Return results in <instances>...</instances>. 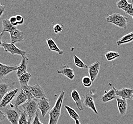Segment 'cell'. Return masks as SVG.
<instances>
[{
	"mask_svg": "<svg viewBox=\"0 0 133 124\" xmlns=\"http://www.w3.org/2000/svg\"><path fill=\"white\" fill-rule=\"evenodd\" d=\"M40 120V118L39 116V113L38 112L36 115H35L34 118H33V120L32 122V124H41Z\"/></svg>",
	"mask_w": 133,
	"mask_h": 124,
	"instance_id": "cell-33",
	"label": "cell"
},
{
	"mask_svg": "<svg viewBox=\"0 0 133 124\" xmlns=\"http://www.w3.org/2000/svg\"><path fill=\"white\" fill-rule=\"evenodd\" d=\"M37 100L38 109L40 111L42 117L44 118L51 107L50 100L46 97Z\"/></svg>",
	"mask_w": 133,
	"mask_h": 124,
	"instance_id": "cell-9",
	"label": "cell"
},
{
	"mask_svg": "<svg viewBox=\"0 0 133 124\" xmlns=\"http://www.w3.org/2000/svg\"><path fill=\"white\" fill-rule=\"evenodd\" d=\"M128 20V18L119 13H114L109 15L105 19V20L108 23H112L116 26L124 29L127 28Z\"/></svg>",
	"mask_w": 133,
	"mask_h": 124,
	"instance_id": "cell-2",
	"label": "cell"
},
{
	"mask_svg": "<svg viewBox=\"0 0 133 124\" xmlns=\"http://www.w3.org/2000/svg\"><path fill=\"white\" fill-rule=\"evenodd\" d=\"M41 124H43V123H41Z\"/></svg>",
	"mask_w": 133,
	"mask_h": 124,
	"instance_id": "cell-44",
	"label": "cell"
},
{
	"mask_svg": "<svg viewBox=\"0 0 133 124\" xmlns=\"http://www.w3.org/2000/svg\"><path fill=\"white\" fill-rule=\"evenodd\" d=\"M16 20L17 22L18 25L19 24H22L24 23V19L20 15H17L15 16Z\"/></svg>",
	"mask_w": 133,
	"mask_h": 124,
	"instance_id": "cell-34",
	"label": "cell"
},
{
	"mask_svg": "<svg viewBox=\"0 0 133 124\" xmlns=\"http://www.w3.org/2000/svg\"><path fill=\"white\" fill-rule=\"evenodd\" d=\"M131 16H132V18H133V15H131Z\"/></svg>",
	"mask_w": 133,
	"mask_h": 124,
	"instance_id": "cell-42",
	"label": "cell"
},
{
	"mask_svg": "<svg viewBox=\"0 0 133 124\" xmlns=\"http://www.w3.org/2000/svg\"><path fill=\"white\" fill-rule=\"evenodd\" d=\"M75 70L72 69L68 65L66 64L62 66L60 68V69L57 71V73H58V74H60L65 76L70 80H73L75 78Z\"/></svg>",
	"mask_w": 133,
	"mask_h": 124,
	"instance_id": "cell-15",
	"label": "cell"
},
{
	"mask_svg": "<svg viewBox=\"0 0 133 124\" xmlns=\"http://www.w3.org/2000/svg\"><path fill=\"white\" fill-rule=\"evenodd\" d=\"M100 65L101 63L99 61H97L95 63L91 64L88 67V73L89 77L93 82L95 80L98 75L100 69Z\"/></svg>",
	"mask_w": 133,
	"mask_h": 124,
	"instance_id": "cell-10",
	"label": "cell"
},
{
	"mask_svg": "<svg viewBox=\"0 0 133 124\" xmlns=\"http://www.w3.org/2000/svg\"><path fill=\"white\" fill-rule=\"evenodd\" d=\"M2 46L4 48L5 52L10 53L12 55H21L22 56L26 55L25 51L19 49L14 43L3 42Z\"/></svg>",
	"mask_w": 133,
	"mask_h": 124,
	"instance_id": "cell-7",
	"label": "cell"
},
{
	"mask_svg": "<svg viewBox=\"0 0 133 124\" xmlns=\"http://www.w3.org/2000/svg\"><path fill=\"white\" fill-rule=\"evenodd\" d=\"M93 81L90 77L84 76L82 79V83L84 87H89L93 84Z\"/></svg>",
	"mask_w": 133,
	"mask_h": 124,
	"instance_id": "cell-31",
	"label": "cell"
},
{
	"mask_svg": "<svg viewBox=\"0 0 133 124\" xmlns=\"http://www.w3.org/2000/svg\"><path fill=\"white\" fill-rule=\"evenodd\" d=\"M31 121H32V119H30V118H28V124H32Z\"/></svg>",
	"mask_w": 133,
	"mask_h": 124,
	"instance_id": "cell-40",
	"label": "cell"
},
{
	"mask_svg": "<svg viewBox=\"0 0 133 124\" xmlns=\"http://www.w3.org/2000/svg\"><path fill=\"white\" fill-rule=\"evenodd\" d=\"M28 123V116L24 111L21 112L19 119V124H27Z\"/></svg>",
	"mask_w": 133,
	"mask_h": 124,
	"instance_id": "cell-30",
	"label": "cell"
},
{
	"mask_svg": "<svg viewBox=\"0 0 133 124\" xmlns=\"http://www.w3.org/2000/svg\"><path fill=\"white\" fill-rule=\"evenodd\" d=\"M27 101L28 98L27 96L24 93L23 90L20 89V91L17 95V96L16 97V98H15L13 104L15 107H18L20 106H22L23 104L25 103Z\"/></svg>",
	"mask_w": 133,
	"mask_h": 124,
	"instance_id": "cell-20",
	"label": "cell"
},
{
	"mask_svg": "<svg viewBox=\"0 0 133 124\" xmlns=\"http://www.w3.org/2000/svg\"><path fill=\"white\" fill-rule=\"evenodd\" d=\"M15 84V81L11 79H0V102L7 93L14 89Z\"/></svg>",
	"mask_w": 133,
	"mask_h": 124,
	"instance_id": "cell-5",
	"label": "cell"
},
{
	"mask_svg": "<svg viewBox=\"0 0 133 124\" xmlns=\"http://www.w3.org/2000/svg\"><path fill=\"white\" fill-rule=\"evenodd\" d=\"M11 108H6L5 110L6 118L11 124H19V119L22 111L15 107L14 104Z\"/></svg>",
	"mask_w": 133,
	"mask_h": 124,
	"instance_id": "cell-4",
	"label": "cell"
},
{
	"mask_svg": "<svg viewBox=\"0 0 133 124\" xmlns=\"http://www.w3.org/2000/svg\"><path fill=\"white\" fill-rule=\"evenodd\" d=\"M31 77H32L31 74L28 72H26L22 75H21L18 78L20 86L28 84V82Z\"/></svg>",
	"mask_w": 133,
	"mask_h": 124,
	"instance_id": "cell-25",
	"label": "cell"
},
{
	"mask_svg": "<svg viewBox=\"0 0 133 124\" xmlns=\"http://www.w3.org/2000/svg\"><path fill=\"white\" fill-rule=\"evenodd\" d=\"M116 5L119 9L123 10L126 14L131 16L133 15V3H129L127 0H120L117 2Z\"/></svg>",
	"mask_w": 133,
	"mask_h": 124,
	"instance_id": "cell-11",
	"label": "cell"
},
{
	"mask_svg": "<svg viewBox=\"0 0 133 124\" xmlns=\"http://www.w3.org/2000/svg\"><path fill=\"white\" fill-rule=\"evenodd\" d=\"M32 91V95L35 98L40 99L45 97L44 92L39 84H36L34 86H29Z\"/></svg>",
	"mask_w": 133,
	"mask_h": 124,
	"instance_id": "cell-16",
	"label": "cell"
},
{
	"mask_svg": "<svg viewBox=\"0 0 133 124\" xmlns=\"http://www.w3.org/2000/svg\"><path fill=\"white\" fill-rule=\"evenodd\" d=\"M54 31L56 34H57L59 32H63V25L60 24H56L54 26Z\"/></svg>",
	"mask_w": 133,
	"mask_h": 124,
	"instance_id": "cell-32",
	"label": "cell"
},
{
	"mask_svg": "<svg viewBox=\"0 0 133 124\" xmlns=\"http://www.w3.org/2000/svg\"><path fill=\"white\" fill-rule=\"evenodd\" d=\"M74 62L75 66L78 68L81 69L88 68L87 64H84V62L75 55H74Z\"/></svg>",
	"mask_w": 133,
	"mask_h": 124,
	"instance_id": "cell-29",
	"label": "cell"
},
{
	"mask_svg": "<svg viewBox=\"0 0 133 124\" xmlns=\"http://www.w3.org/2000/svg\"><path fill=\"white\" fill-rule=\"evenodd\" d=\"M11 41L12 43L16 42H21L24 41V34L23 32L15 29L13 31L10 32Z\"/></svg>",
	"mask_w": 133,
	"mask_h": 124,
	"instance_id": "cell-17",
	"label": "cell"
},
{
	"mask_svg": "<svg viewBox=\"0 0 133 124\" xmlns=\"http://www.w3.org/2000/svg\"><path fill=\"white\" fill-rule=\"evenodd\" d=\"M6 118V115H5V113L0 110V121L3 120V119H4V118Z\"/></svg>",
	"mask_w": 133,
	"mask_h": 124,
	"instance_id": "cell-37",
	"label": "cell"
},
{
	"mask_svg": "<svg viewBox=\"0 0 133 124\" xmlns=\"http://www.w3.org/2000/svg\"><path fill=\"white\" fill-rule=\"evenodd\" d=\"M21 89L23 90V92L27 96V97L28 98V100L35 98L34 96L32 95L31 90L30 89L28 84L21 86Z\"/></svg>",
	"mask_w": 133,
	"mask_h": 124,
	"instance_id": "cell-27",
	"label": "cell"
},
{
	"mask_svg": "<svg viewBox=\"0 0 133 124\" xmlns=\"http://www.w3.org/2000/svg\"><path fill=\"white\" fill-rule=\"evenodd\" d=\"M4 32L2 31V32L0 33V47L2 46V44L3 43V42H2V38H3V37Z\"/></svg>",
	"mask_w": 133,
	"mask_h": 124,
	"instance_id": "cell-38",
	"label": "cell"
},
{
	"mask_svg": "<svg viewBox=\"0 0 133 124\" xmlns=\"http://www.w3.org/2000/svg\"><path fill=\"white\" fill-rule=\"evenodd\" d=\"M115 90L114 89V88H111V89L107 91L105 90V93L104 95H102L101 98V101L103 103H107L108 102L112 101L114 99L116 98Z\"/></svg>",
	"mask_w": 133,
	"mask_h": 124,
	"instance_id": "cell-19",
	"label": "cell"
},
{
	"mask_svg": "<svg viewBox=\"0 0 133 124\" xmlns=\"http://www.w3.org/2000/svg\"><path fill=\"white\" fill-rule=\"evenodd\" d=\"M46 42L49 50L57 52L59 55H62L63 54L64 52L58 47V46L57 45L55 42L52 38L47 39L46 40Z\"/></svg>",
	"mask_w": 133,
	"mask_h": 124,
	"instance_id": "cell-22",
	"label": "cell"
},
{
	"mask_svg": "<svg viewBox=\"0 0 133 124\" xmlns=\"http://www.w3.org/2000/svg\"><path fill=\"white\" fill-rule=\"evenodd\" d=\"M95 95L92 90H90L83 96V103L87 107L90 108L96 114H98V112L96 108L95 102Z\"/></svg>",
	"mask_w": 133,
	"mask_h": 124,
	"instance_id": "cell-6",
	"label": "cell"
},
{
	"mask_svg": "<svg viewBox=\"0 0 133 124\" xmlns=\"http://www.w3.org/2000/svg\"><path fill=\"white\" fill-rule=\"evenodd\" d=\"M133 41V32H130L129 34H127V35H125L124 36L119 39L117 41L116 43L117 44L120 46L122 44H126V43H129Z\"/></svg>",
	"mask_w": 133,
	"mask_h": 124,
	"instance_id": "cell-24",
	"label": "cell"
},
{
	"mask_svg": "<svg viewBox=\"0 0 133 124\" xmlns=\"http://www.w3.org/2000/svg\"><path fill=\"white\" fill-rule=\"evenodd\" d=\"M132 3H133V1H132Z\"/></svg>",
	"mask_w": 133,
	"mask_h": 124,
	"instance_id": "cell-43",
	"label": "cell"
},
{
	"mask_svg": "<svg viewBox=\"0 0 133 124\" xmlns=\"http://www.w3.org/2000/svg\"><path fill=\"white\" fill-rule=\"evenodd\" d=\"M9 21L12 25L15 26L18 25L15 16H12L9 19Z\"/></svg>",
	"mask_w": 133,
	"mask_h": 124,
	"instance_id": "cell-35",
	"label": "cell"
},
{
	"mask_svg": "<svg viewBox=\"0 0 133 124\" xmlns=\"http://www.w3.org/2000/svg\"><path fill=\"white\" fill-rule=\"evenodd\" d=\"M5 8H6L5 6L3 5L0 2V17H1L2 15H3V12L5 11Z\"/></svg>",
	"mask_w": 133,
	"mask_h": 124,
	"instance_id": "cell-36",
	"label": "cell"
},
{
	"mask_svg": "<svg viewBox=\"0 0 133 124\" xmlns=\"http://www.w3.org/2000/svg\"><path fill=\"white\" fill-rule=\"evenodd\" d=\"M116 92V95L124 99H130L133 95V88H123L121 89L117 90L114 87H113Z\"/></svg>",
	"mask_w": 133,
	"mask_h": 124,
	"instance_id": "cell-13",
	"label": "cell"
},
{
	"mask_svg": "<svg viewBox=\"0 0 133 124\" xmlns=\"http://www.w3.org/2000/svg\"><path fill=\"white\" fill-rule=\"evenodd\" d=\"M22 60L19 66H18L16 70V75L18 78H19L21 75H22L27 71V67L28 63V55H25L24 56H23Z\"/></svg>",
	"mask_w": 133,
	"mask_h": 124,
	"instance_id": "cell-12",
	"label": "cell"
},
{
	"mask_svg": "<svg viewBox=\"0 0 133 124\" xmlns=\"http://www.w3.org/2000/svg\"><path fill=\"white\" fill-rule=\"evenodd\" d=\"M131 99H133V96H132V98H131Z\"/></svg>",
	"mask_w": 133,
	"mask_h": 124,
	"instance_id": "cell-41",
	"label": "cell"
},
{
	"mask_svg": "<svg viewBox=\"0 0 133 124\" xmlns=\"http://www.w3.org/2000/svg\"><path fill=\"white\" fill-rule=\"evenodd\" d=\"M105 57L108 61H113L120 56V54L116 51H109L105 54Z\"/></svg>",
	"mask_w": 133,
	"mask_h": 124,
	"instance_id": "cell-28",
	"label": "cell"
},
{
	"mask_svg": "<svg viewBox=\"0 0 133 124\" xmlns=\"http://www.w3.org/2000/svg\"><path fill=\"white\" fill-rule=\"evenodd\" d=\"M65 92L64 90L61 91L60 94L55 102L52 109L49 113V120L48 124H57L61 116V109Z\"/></svg>",
	"mask_w": 133,
	"mask_h": 124,
	"instance_id": "cell-1",
	"label": "cell"
},
{
	"mask_svg": "<svg viewBox=\"0 0 133 124\" xmlns=\"http://www.w3.org/2000/svg\"><path fill=\"white\" fill-rule=\"evenodd\" d=\"M18 92L17 88H15L6 93L0 102V107L5 108L14 99Z\"/></svg>",
	"mask_w": 133,
	"mask_h": 124,
	"instance_id": "cell-8",
	"label": "cell"
},
{
	"mask_svg": "<svg viewBox=\"0 0 133 124\" xmlns=\"http://www.w3.org/2000/svg\"><path fill=\"white\" fill-rule=\"evenodd\" d=\"M75 121V124H81L79 120H76Z\"/></svg>",
	"mask_w": 133,
	"mask_h": 124,
	"instance_id": "cell-39",
	"label": "cell"
},
{
	"mask_svg": "<svg viewBox=\"0 0 133 124\" xmlns=\"http://www.w3.org/2000/svg\"><path fill=\"white\" fill-rule=\"evenodd\" d=\"M18 66H8L0 63V79H3L5 76L13 71L17 70Z\"/></svg>",
	"mask_w": 133,
	"mask_h": 124,
	"instance_id": "cell-14",
	"label": "cell"
},
{
	"mask_svg": "<svg viewBox=\"0 0 133 124\" xmlns=\"http://www.w3.org/2000/svg\"><path fill=\"white\" fill-rule=\"evenodd\" d=\"M71 97L72 100L75 101L78 109L83 111L84 110V107L82 105L81 96L78 91L76 90H72L71 92Z\"/></svg>",
	"mask_w": 133,
	"mask_h": 124,
	"instance_id": "cell-21",
	"label": "cell"
},
{
	"mask_svg": "<svg viewBox=\"0 0 133 124\" xmlns=\"http://www.w3.org/2000/svg\"><path fill=\"white\" fill-rule=\"evenodd\" d=\"M65 108L67 112L70 116L74 119V120H76L80 119V117L77 113L76 112L75 110L72 107L68 106H65Z\"/></svg>",
	"mask_w": 133,
	"mask_h": 124,
	"instance_id": "cell-26",
	"label": "cell"
},
{
	"mask_svg": "<svg viewBox=\"0 0 133 124\" xmlns=\"http://www.w3.org/2000/svg\"><path fill=\"white\" fill-rule=\"evenodd\" d=\"M116 99L119 114L122 116H124L125 115L127 112V100L120 97H116Z\"/></svg>",
	"mask_w": 133,
	"mask_h": 124,
	"instance_id": "cell-18",
	"label": "cell"
},
{
	"mask_svg": "<svg viewBox=\"0 0 133 124\" xmlns=\"http://www.w3.org/2000/svg\"><path fill=\"white\" fill-rule=\"evenodd\" d=\"M21 107H22L23 111L28 115V118L31 119L34 118L39 110L37 100L35 98L28 100L25 103L22 105Z\"/></svg>",
	"mask_w": 133,
	"mask_h": 124,
	"instance_id": "cell-3",
	"label": "cell"
},
{
	"mask_svg": "<svg viewBox=\"0 0 133 124\" xmlns=\"http://www.w3.org/2000/svg\"><path fill=\"white\" fill-rule=\"evenodd\" d=\"M2 26L3 32H9V33L16 29V26L12 25L10 23L9 19L4 18L2 19Z\"/></svg>",
	"mask_w": 133,
	"mask_h": 124,
	"instance_id": "cell-23",
	"label": "cell"
}]
</instances>
